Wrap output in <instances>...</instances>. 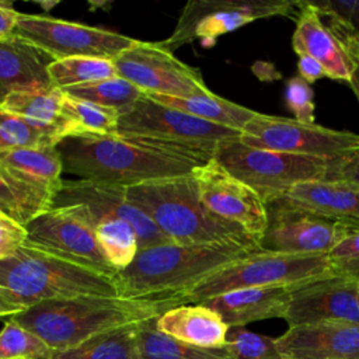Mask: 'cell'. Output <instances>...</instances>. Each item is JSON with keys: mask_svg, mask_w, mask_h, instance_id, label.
Returning a JSON list of instances; mask_svg holds the SVG:
<instances>
[{"mask_svg": "<svg viewBox=\"0 0 359 359\" xmlns=\"http://www.w3.org/2000/svg\"><path fill=\"white\" fill-rule=\"evenodd\" d=\"M180 304H185L181 296L143 299L81 296L42 302L10 318L36 334L53 352H57L77 346L101 332L160 317Z\"/></svg>", "mask_w": 359, "mask_h": 359, "instance_id": "1", "label": "cell"}, {"mask_svg": "<svg viewBox=\"0 0 359 359\" xmlns=\"http://www.w3.org/2000/svg\"><path fill=\"white\" fill-rule=\"evenodd\" d=\"M63 171L80 180L132 187L189 175L206 164L156 146L147 139L121 136H72L57 144Z\"/></svg>", "mask_w": 359, "mask_h": 359, "instance_id": "2", "label": "cell"}, {"mask_svg": "<svg viewBox=\"0 0 359 359\" xmlns=\"http://www.w3.org/2000/svg\"><path fill=\"white\" fill-rule=\"evenodd\" d=\"M126 194L171 243L258 248L255 237L243 227L215 216L203 205L192 174L126 187Z\"/></svg>", "mask_w": 359, "mask_h": 359, "instance_id": "3", "label": "cell"}, {"mask_svg": "<svg viewBox=\"0 0 359 359\" xmlns=\"http://www.w3.org/2000/svg\"><path fill=\"white\" fill-rule=\"evenodd\" d=\"M259 248L244 245H180L165 243L139 248L114 280L126 299L181 296L224 265Z\"/></svg>", "mask_w": 359, "mask_h": 359, "instance_id": "4", "label": "cell"}, {"mask_svg": "<svg viewBox=\"0 0 359 359\" xmlns=\"http://www.w3.org/2000/svg\"><path fill=\"white\" fill-rule=\"evenodd\" d=\"M0 287L25 309L49 300L118 296L114 278L25 243L0 261Z\"/></svg>", "mask_w": 359, "mask_h": 359, "instance_id": "5", "label": "cell"}, {"mask_svg": "<svg viewBox=\"0 0 359 359\" xmlns=\"http://www.w3.org/2000/svg\"><path fill=\"white\" fill-rule=\"evenodd\" d=\"M240 130L212 123L180 109L163 105L146 94L118 119L116 136L147 139L165 150L188 156L201 163L213 158L216 147L238 139Z\"/></svg>", "mask_w": 359, "mask_h": 359, "instance_id": "6", "label": "cell"}, {"mask_svg": "<svg viewBox=\"0 0 359 359\" xmlns=\"http://www.w3.org/2000/svg\"><path fill=\"white\" fill-rule=\"evenodd\" d=\"M334 276L328 254H279L252 251L217 269L181 294L185 304L247 287L302 285Z\"/></svg>", "mask_w": 359, "mask_h": 359, "instance_id": "7", "label": "cell"}, {"mask_svg": "<svg viewBox=\"0 0 359 359\" xmlns=\"http://www.w3.org/2000/svg\"><path fill=\"white\" fill-rule=\"evenodd\" d=\"M213 160L250 187L265 205L300 182L324 180L328 168L327 160L252 147L240 137L222 142Z\"/></svg>", "mask_w": 359, "mask_h": 359, "instance_id": "8", "label": "cell"}, {"mask_svg": "<svg viewBox=\"0 0 359 359\" xmlns=\"http://www.w3.org/2000/svg\"><path fill=\"white\" fill-rule=\"evenodd\" d=\"M294 11L296 1L289 0H189L164 43L172 52L196 39L208 46L217 36L255 20L290 17Z\"/></svg>", "mask_w": 359, "mask_h": 359, "instance_id": "9", "label": "cell"}, {"mask_svg": "<svg viewBox=\"0 0 359 359\" xmlns=\"http://www.w3.org/2000/svg\"><path fill=\"white\" fill-rule=\"evenodd\" d=\"M240 142L252 147L309 156L327 161L359 149L358 133L262 112H257L243 128Z\"/></svg>", "mask_w": 359, "mask_h": 359, "instance_id": "10", "label": "cell"}, {"mask_svg": "<svg viewBox=\"0 0 359 359\" xmlns=\"http://www.w3.org/2000/svg\"><path fill=\"white\" fill-rule=\"evenodd\" d=\"M15 35L28 41L52 60L102 57L114 60L136 39L98 27L39 14L20 13Z\"/></svg>", "mask_w": 359, "mask_h": 359, "instance_id": "11", "label": "cell"}, {"mask_svg": "<svg viewBox=\"0 0 359 359\" xmlns=\"http://www.w3.org/2000/svg\"><path fill=\"white\" fill-rule=\"evenodd\" d=\"M118 76L144 94L189 98L209 94L198 69L181 62L161 42L136 41L114 59Z\"/></svg>", "mask_w": 359, "mask_h": 359, "instance_id": "12", "label": "cell"}, {"mask_svg": "<svg viewBox=\"0 0 359 359\" xmlns=\"http://www.w3.org/2000/svg\"><path fill=\"white\" fill-rule=\"evenodd\" d=\"M352 230L279 198L266 203V227L258 248L279 254H328Z\"/></svg>", "mask_w": 359, "mask_h": 359, "instance_id": "13", "label": "cell"}, {"mask_svg": "<svg viewBox=\"0 0 359 359\" xmlns=\"http://www.w3.org/2000/svg\"><path fill=\"white\" fill-rule=\"evenodd\" d=\"M25 227L27 243L111 278L118 273L104 255L91 224L74 206H52Z\"/></svg>", "mask_w": 359, "mask_h": 359, "instance_id": "14", "label": "cell"}, {"mask_svg": "<svg viewBox=\"0 0 359 359\" xmlns=\"http://www.w3.org/2000/svg\"><path fill=\"white\" fill-rule=\"evenodd\" d=\"M201 201L217 217L243 227L258 241L266 227V205L244 182L209 160L192 172Z\"/></svg>", "mask_w": 359, "mask_h": 359, "instance_id": "15", "label": "cell"}, {"mask_svg": "<svg viewBox=\"0 0 359 359\" xmlns=\"http://www.w3.org/2000/svg\"><path fill=\"white\" fill-rule=\"evenodd\" d=\"M67 205L81 206L93 219L115 217L128 222L137 234L139 248L171 243L153 220L128 198L125 187L87 180L63 181L53 206Z\"/></svg>", "mask_w": 359, "mask_h": 359, "instance_id": "16", "label": "cell"}, {"mask_svg": "<svg viewBox=\"0 0 359 359\" xmlns=\"http://www.w3.org/2000/svg\"><path fill=\"white\" fill-rule=\"evenodd\" d=\"M283 320L289 327L332 320L359 324V282L328 276L299 285Z\"/></svg>", "mask_w": 359, "mask_h": 359, "instance_id": "17", "label": "cell"}, {"mask_svg": "<svg viewBox=\"0 0 359 359\" xmlns=\"http://www.w3.org/2000/svg\"><path fill=\"white\" fill-rule=\"evenodd\" d=\"M276 345L286 359H359V324L332 320L289 327Z\"/></svg>", "mask_w": 359, "mask_h": 359, "instance_id": "18", "label": "cell"}, {"mask_svg": "<svg viewBox=\"0 0 359 359\" xmlns=\"http://www.w3.org/2000/svg\"><path fill=\"white\" fill-rule=\"evenodd\" d=\"M296 28L292 36L293 50L299 56L306 55L320 62L327 77L349 83L358 65L346 48L327 27L313 6L303 0L296 1Z\"/></svg>", "mask_w": 359, "mask_h": 359, "instance_id": "19", "label": "cell"}, {"mask_svg": "<svg viewBox=\"0 0 359 359\" xmlns=\"http://www.w3.org/2000/svg\"><path fill=\"white\" fill-rule=\"evenodd\" d=\"M297 286L299 285L238 289L208 299L201 304L216 311L229 328L245 327L254 321L283 318L292 293Z\"/></svg>", "mask_w": 359, "mask_h": 359, "instance_id": "20", "label": "cell"}, {"mask_svg": "<svg viewBox=\"0 0 359 359\" xmlns=\"http://www.w3.org/2000/svg\"><path fill=\"white\" fill-rule=\"evenodd\" d=\"M287 203L316 216L359 229V188L341 181H307L282 196Z\"/></svg>", "mask_w": 359, "mask_h": 359, "instance_id": "21", "label": "cell"}, {"mask_svg": "<svg viewBox=\"0 0 359 359\" xmlns=\"http://www.w3.org/2000/svg\"><path fill=\"white\" fill-rule=\"evenodd\" d=\"M52 62L15 34L0 41V105L13 93L55 87L48 72Z\"/></svg>", "mask_w": 359, "mask_h": 359, "instance_id": "22", "label": "cell"}, {"mask_svg": "<svg viewBox=\"0 0 359 359\" xmlns=\"http://www.w3.org/2000/svg\"><path fill=\"white\" fill-rule=\"evenodd\" d=\"M158 331L188 345L220 349L226 345L229 325L212 309L198 304H180L156 320Z\"/></svg>", "mask_w": 359, "mask_h": 359, "instance_id": "23", "label": "cell"}, {"mask_svg": "<svg viewBox=\"0 0 359 359\" xmlns=\"http://www.w3.org/2000/svg\"><path fill=\"white\" fill-rule=\"evenodd\" d=\"M0 164L17 180L55 201L63 181V161L57 147L3 149Z\"/></svg>", "mask_w": 359, "mask_h": 359, "instance_id": "24", "label": "cell"}, {"mask_svg": "<svg viewBox=\"0 0 359 359\" xmlns=\"http://www.w3.org/2000/svg\"><path fill=\"white\" fill-rule=\"evenodd\" d=\"M63 101L60 88L48 87L13 93L1 105L39 126L59 130L66 139L73 136V126L63 114Z\"/></svg>", "mask_w": 359, "mask_h": 359, "instance_id": "25", "label": "cell"}, {"mask_svg": "<svg viewBox=\"0 0 359 359\" xmlns=\"http://www.w3.org/2000/svg\"><path fill=\"white\" fill-rule=\"evenodd\" d=\"M146 95L163 105L180 109L182 112H187L192 116H196L199 119H203L212 123L237 129L240 132L257 115V111L238 105L223 97H219L212 91L209 94L189 97V98L168 97L161 94H146Z\"/></svg>", "mask_w": 359, "mask_h": 359, "instance_id": "26", "label": "cell"}, {"mask_svg": "<svg viewBox=\"0 0 359 359\" xmlns=\"http://www.w3.org/2000/svg\"><path fill=\"white\" fill-rule=\"evenodd\" d=\"M50 359H140L137 324L101 332L77 346L53 352Z\"/></svg>", "mask_w": 359, "mask_h": 359, "instance_id": "27", "label": "cell"}, {"mask_svg": "<svg viewBox=\"0 0 359 359\" xmlns=\"http://www.w3.org/2000/svg\"><path fill=\"white\" fill-rule=\"evenodd\" d=\"M74 206L87 219L104 255L118 272L132 264L139 251V240L135 229L128 222L115 217L93 219L81 206Z\"/></svg>", "mask_w": 359, "mask_h": 359, "instance_id": "28", "label": "cell"}, {"mask_svg": "<svg viewBox=\"0 0 359 359\" xmlns=\"http://www.w3.org/2000/svg\"><path fill=\"white\" fill-rule=\"evenodd\" d=\"M156 318L137 324L140 359H227L223 348L205 349L178 341L156 327Z\"/></svg>", "mask_w": 359, "mask_h": 359, "instance_id": "29", "label": "cell"}, {"mask_svg": "<svg viewBox=\"0 0 359 359\" xmlns=\"http://www.w3.org/2000/svg\"><path fill=\"white\" fill-rule=\"evenodd\" d=\"M62 91L69 97L112 109L119 116L130 111L144 95V93L140 91L136 86L119 76L97 83L69 87Z\"/></svg>", "mask_w": 359, "mask_h": 359, "instance_id": "30", "label": "cell"}, {"mask_svg": "<svg viewBox=\"0 0 359 359\" xmlns=\"http://www.w3.org/2000/svg\"><path fill=\"white\" fill-rule=\"evenodd\" d=\"M52 206L53 201L50 198L21 182L0 164V209L22 224H28Z\"/></svg>", "mask_w": 359, "mask_h": 359, "instance_id": "31", "label": "cell"}, {"mask_svg": "<svg viewBox=\"0 0 359 359\" xmlns=\"http://www.w3.org/2000/svg\"><path fill=\"white\" fill-rule=\"evenodd\" d=\"M359 65V0H306Z\"/></svg>", "mask_w": 359, "mask_h": 359, "instance_id": "32", "label": "cell"}, {"mask_svg": "<svg viewBox=\"0 0 359 359\" xmlns=\"http://www.w3.org/2000/svg\"><path fill=\"white\" fill-rule=\"evenodd\" d=\"M49 77L55 87L65 90L118 77L114 60L102 57H67L49 65Z\"/></svg>", "mask_w": 359, "mask_h": 359, "instance_id": "33", "label": "cell"}, {"mask_svg": "<svg viewBox=\"0 0 359 359\" xmlns=\"http://www.w3.org/2000/svg\"><path fill=\"white\" fill-rule=\"evenodd\" d=\"M0 136L7 149L57 147L65 136L52 128L39 126L0 105Z\"/></svg>", "mask_w": 359, "mask_h": 359, "instance_id": "34", "label": "cell"}, {"mask_svg": "<svg viewBox=\"0 0 359 359\" xmlns=\"http://www.w3.org/2000/svg\"><path fill=\"white\" fill-rule=\"evenodd\" d=\"M63 114L73 126V136H116L119 115L112 109L65 94Z\"/></svg>", "mask_w": 359, "mask_h": 359, "instance_id": "35", "label": "cell"}, {"mask_svg": "<svg viewBox=\"0 0 359 359\" xmlns=\"http://www.w3.org/2000/svg\"><path fill=\"white\" fill-rule=\"evenodd\" d=\"M52 355L43 339L13 318L0 331V359H50Z\"/></svg>", "mask_w": 359, "mask_h": 359, "instance_id": "36", "label": "cell"}, {"mask_svg": "<svg viewBox=\"0 0 359 359\" xmlns=\"http://www.w3.org/2000/svg\"><path fill=\"white\" fill-rule=\"evenodd\" d=\"M227 359H286L271 338L245 327H230L223 346Z\"/></svg>", "mask_w": 359, "mask_h": 359, "instance_id": "37", "label": "cell"}, {"mask_svg": "<svg viewBox=\"0 0 359 359\" xmlns=\"http://www.w3.org/2000/svg\"><path fill=\"white\" fill-rule=\"evenodd\" d=\"M334 276H344L359 282V229L352 230L330 252Z\"/></svg>", "mask_w": 359, "mask_h": 359, "instance_id": "38", "label": "cell"}, {"mask_svg": "<svg viewBox=\"0 0 359 359\" xmlns=\"http://www.w3.org/2000/svg\"><path fill=\"white\" fill-rule=\"evenodd\" d=\"M311 86L300 76H293L285 86V102L294 114V119L304 123H316V104Z\"/></svg>", "mask_w": 359, "mask_h": 359, "instance_id": "39", "label": "cell"}, {"mask_svg": "<svg viewBox=\"0 0 359 359\" xmlns=\"http://www.w3.org/2000/svg\"><path fill=\"white\" fill-rule=\"evenodd\" d=\"M28 238L25 224L0 209V261L13 257Z\"/></svg>", "mask_w": 359, "mask_h": 359, "instance_id": "40", "label": "cell"}, {"mask_svg": "<svg viewBox=\"0 0 359 359\" xmlns=\"http://www.w3.org/2000/svg\"><path fill=\"white\" fill-rule=\"evenodd\" d=\"M327 163L325 181H341L359 188V149Z\"/></svg>", "mask_w": 359, "mask_h": 359, "instance_id": "41", "label": "cell"}, {"mask_svg": "<svg viewBox=\"0 0 359 359\" xmlns=\"http://www.w3.org/2000/svg\"><path fill=\"white\" fill-rule=\"evenodd\" d=\"M20 11H17L11 1L0 0V41L7 39L15 34Z\"/></svg>", "mask_w": 359, "mask_h": 359, "instance_id": "42", "label": "cell"}, {"mask_svg": "<svg viewBox=\"0 0 359 359\" xmlns=\"http://www.w3.org/2000/svg\"><path fill=\"white\" fill-rule=\"evenodd\" d=\"M297 72H299V76L304 81H307L309 84H311V83H314V81L327 76L321 63L317 62L316 59L310 57V56H306V55L299 56Z\"/></svg>", "mask_w": 359, "mask_h": 359, "instance_id": "43", "label": "cell"}, {"mask_svg": "<svg viewBox=\"0 0 359 359\" xmlns=\"http://www.w3.org/2000/svg\"><path fill=\"white\" fill-rule=\"evenodd\" d=\"M25 310V307L6 289L0 287V318L13 317Z\"/></svg>", "mask_w": 359, "mask_h": 359, "instance_id": "44", "label": "cell"}, {"mask_svg": "<svg viewBox=\"0 0 359 359\" xmlns=\"http://www.w3.org/2000/svg\"><path fill=\"white\" fill-rule=\"evenodd\" d=\"M348 84H349V87L352 88V91L355 93V95H356V98H358V101H359V65H358V67L355 69V72H353V74H352V79H351V81H349Z\"/></svg>", "mask_w": 359, "mask_h": 359, "instance_id": "45", "label": "cell"}, {"mask_svg": "<svg viewBox=\"0 0 359 359\" xmlns=\"http://www.w3.org/2000/svg\"><path fill=\"white\" fill-rule=\"evenodd\" d=\"M3 149H7V147H6V144H4V142H3V139H1V136H0V151H1Z\"/></svg>", "mask_w": 359, "mask_h": 359, "instance_id": "46", "label": "cell"}]
</instances>
